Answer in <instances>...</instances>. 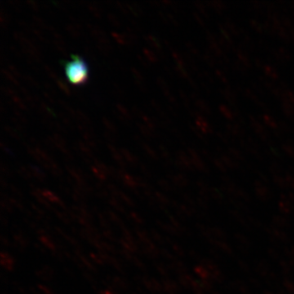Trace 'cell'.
Here are the masks:
<instances>
[{
	"mask_svg": "<svg viewBox=\"0 0 294 294\" xmlns=\"http://www.w3.org/2000/svg\"><path fill=\"white\" fill-rule=\"evenodd\" d=\"M66 74L70 82L74 85H84L88 81V68L82 58L72 55V60L65 64Z\"/></svg>",
	"mask_w": 294,
	"mask_h": 294,
	"instance_id": "1",
	"label": "cell"
},
{
	"mask_svg": "<svg viewBox=\"0 0 294 294\" xmlns=\"http://www.w3.org/2000/svg\"><path fill=\"white\" fill-rule=\"evenodd\" d=\"M92 170L94 172V175L102 180H105L110 174V168H106L105 164L98 161L94 162Z\"/></svg>",
	"mask_w": 294,
	"mask_h": 294,
	"instance_id": "2",
	"label": "cell"
},
{
	"mask_svg": "<svg viewBox=\"0 0 294 294\" xmlns=\"http://www.w3.org/2000/svg\"><path fill=\"white\" fill-rule=\"evenodd\" d=\"M250 122H251V125L254 128V130L256 131V134H258L259 136L263 140H266L268 138V134L266 132L265 128L262 127V125L254 117L250 118Z\"/></svg>",
	"mask_w": 294,
	"mask_h": 294,
	"instance_id": "3",
	"label": "cell"
},
{
	"mask_svg": "<svg viewBox=\"0 0 294 294\" xmlns=\"http://www.w3.org/2000/svg\"><path fill=\"white\" fill-rule=\"evenodd\" d=\"M54 42L55 47L58 49V52H60L62 54H66L67 46L65 41L63 40L62 37L58 34H54Z\"/></svg>",
	"mask_w": 294,
	"mask_h": 294,
	"instance_id": "4",
	"label": "cell"
},
{
	"mask_svg": "<svg viewBox=\"0 0 294 294\" xmlns=\"http://www.w3.org/2000/svg\"><path fill=\"white\" fill-rule=\"evenodd\" d=\"M196 127H197V130L200 131L201 132H203V134H208L211 132L210 125L201 116H196Z\"/></svg>",
	"mask_w": 294,
	"mask_h": 294,
	"instance_id": "5",
	"label": "cell"
},
{
	"mask_svg": "<svg viewBox=\"0 0 294 294\" xmlns=\"http://www.w3.org/2000/svg\"><path fill=\"white\" fill-rule=\"evenodd\" d=\"M1 263L2 266L5 269H7L8 270H12L14 266V261L12 256L11 255H9L6 252H2L1 254Z\"/></svg>",
	"mask_w": 294,
	"mask_h": 294,
	"instance_id": "6",
	"label": "cell"
},
{
	"mask_svg": "<svg viewBox=\"0 0 294 294\" xmlns=\"http://www.w3.org/2000/svg\"><path fill=\"white\" fill-rule=\"evenodd\" d=\"M110 283L112 284V287L114 288V290H120V291H124L127 290L128 284L126 281L124 280L120 277H114L112 280L110 281Z\"/></svg>",
	"mask_w": 294,
	"mask_h": 294,
	"instance_id": "7",
	"label": "cell"
},
{
	"mask_svg": "<svg viewBox=\"0 0 294 294\" xmlns=\"http://www.w3.org/2000/svg\"><path fill=\"white\" fill-rule=\"evenodd\" d=\"M38 276L42 280L48 281L54 276V270L48 266H44L37 272Z\"/></svg>",
	"mask_w": 294,
	"mask_h": 294,
	"instance_id": "8",
	"label": "cell"
},
{
	"mask_svg": "<svg viewBox=\"0 0 294 294\" xmlns=\"http://www.w3.org/2000/svg\"><path fill=\"white\" fill-rule=\"evenodd\" d=\"M142 281L146 287L152 292H158L160 290L161 287L160 284L153 278H142Z\"/></svg>",
	"mask_w": 294,
	"mask_h": 294,
	"instance_id": "9",
	"label": "cell"
},
{
	"mask_svg": "<svg viewBox=\"0 0 294 294\" xmlns=\"http://www.w3.org/2000/svg\"><path fill=\"white\" fill-rule=\"evenodd\" d=\"M66 28L70 36H72L74 38H78L80 36L81 28L77 23H70L67 24Z\"/></svg>",
	"mask_w": 294,
	"mask_h": 294,
	"instance_id": "10",
	"label": "cell"
},
{
	"mask_svg": "<svg viewBox=\"0 0 294 294\" xmlns=\"http://www.w3.org/2000/svg\"><path fill=\"white\" fill-rule=\"evenodd\" d=\"M29 168L30 170L32 178H34L37 179V180H40V182L44 180L45 178H46L45 174L36 166H30Z\"/></svg>",
	"mask_w": 294,
	"mask_h": 294,
	"instance_id": "11",
	"label": "cell"
},
{
	"mask_svg": "<svg viewBox=\"0 0 294 294\" xmlns=\"http://www.w3.org/2000/svg\"><path fill=\"white\" fill-rule=\"evenodd\" d=\"M121 154H122L125 163L131 164H135L138 162L136 157L132 154L131 152H128V150L122 149L120 150Z\"/></svg>",
	"mask_w": 294,
	"mask_h": 294,
	"instance_id": "12",
	"label": "cell"
},
{
	"mask_svg": "<svg viewBox=\"0 0 294 294\" xmlns=\"http://www.w3.org/2000/svg\"><path fill=\"white\" fill-rule=\"evenodd\" d=\"M116 109H117V112H118V117L122 118V120L126 121L130 120V112H128V110L124 106L120 105V104H117L116 105Z\"/></svg>",
	"mask_w": 294,
	"mask_h": 294,
	"instance_id": "13",
	"label": "cell"
},
{
	"mask_svg": "<svg viewBox=\"0 0 294 294\" xmlns=\"http://www.w3.org/2000/svg\"><path fill=\"white\" fill-rule=\"evenodd\" d=\"M219 110L226 118H228L230 120H233L236 118V113L232 112V110H230L228 106L222 105L219 107Z\"/></svg>",
	"mask_w": 294,
	"mask_h": 294,
	"instance_id": "14",
	"label": "cell"
},
{
	"mask_svg": "<svg viewBox=\"0 0 294 294\" xmlns=\"http://www.w3.org/2000/svg\"><path fill=\"white\" fill-rule=\"evenodd\" d=\"M132 74H134L136 84L138 85L139 87L142 88H144V87H145V81H144V78H143L142 74L136 68H132Z\"/></svg>",
	"mask_w": 294,
	"mask_h": 294,
	"instance_id": "15",
	"label": "cell"
},
{
	"mask_svg": "<svg viewBox=\"0 0 294 294\" xmlns=\"http://www.w3.org/2000/svg\"><path fill=\"white\" fill-rule=\"evenodd\" d=\"M196 106H197V108H198L200 112H202V113H204V114H210L211 110H210V106H208L204 100L197 99V100H196Z\"/></svg>",
	"mask_w": 294,
	"mask_h": 294,
	"instance_id": "16",
	"label": "cell"
},
{
	"mask_svg": "<svg viewBox=\"0 0 294 294\" xmlns=\"http://www.w3.org/2000/svg\"><path fill=\"white\" fill-rule=\"evenodd\" d=\"M264 72H265L268 78H270V80H276V78H278V73L274 70V67L270 66H264Z\"/></svg>",
	"mask_w": 294,
	"mask_h": 294,
	"instance_id": "17",
	"label": "cell"
},
{
	"mask_svg": "<svg viewBox=\"0 0 294 294\" xmlns=\"http://www.w3.org/2000/svg\"><path fill=\"white\" fill-rule=\"evenodd\" d=\"M112 34L114 40L118 42V44H128L127 37L125 36V34H118L116 33V32H113Z\"/></svg>",
	"mask_w": 294,
	"mask_h": 294,
	"instance_id": "18",
	"label": "cell"
},
{
	"mask_svg": "<svg viewBox=\"0 0 294 294\" xmlns=\"http://www.w3.org/2000/svg\"><path fill=\"white\" fill-rule=\"evenodd\" d=\"M223 96L225 98L226 100H228L230 104H234L236 102V95L232 90L229 88L223 90L222 91Z\"/></svg>",
	"mask_w": 294,
	"mask_h": 294,
	"instance_id": "19",
	"label": "cell"
},
{
	"mask_svg": "<svg viewBox=\"0 0 294 294\" xmlns=\"http://www.w3.org/2000/svg\"><path fill=\"white\" fill-rule=\"evenodd\" d=\"M274 55L278 60H288L290 59V54H288V52L284 48H278L276 52Z\"/></svg>",
	"mask_w": 294,
	"mask_h": 294,
	"instance_id": "20",
	"label": "cell"
},
{
	"mask_svg": "<svg viewBox=\"0 0 294 294\" xmlns=\"http://www.w3.org/2000/svg\"><path fill=\"white\" fill-rule=\"evenodd\" d=\"M146 40L149 44L150 46L156 49V51L160 49V45L158 44V40L154 38V36H152V34H148L146 37Z\"/></svg>",
	"mask_w": 294,
	"mask_h": 294,
	"instance_id": "21",
	"label": "cell"
},
{
	"mask_svg": "<svg viewBox=\"0 0 294 294\" xmlns=\"http://www.w3.org/2000/svg\"><path fill=\"white\" fill-rule=\"evenodd\" d=\"M262 117L263 121H264L266 124L269 126L270 128H272L276 130L277 128H278V124L276 122L274 118H272V117H270V116H268V114H264Z\"/></svg>",
	"mask_w": 294,
	"mask_h": 294,
	"instance_id": "22",
	"label": "cell"
},
{
	"mask_svg": "<svg viewBox=\"0 0 294 294\" xmlns=\"http://www.w3.org/2000/svg\"><path fill=\"white\" fill-rule=\"evenodd\" d=\"M143 54H144V56H145L146 59L148 62H156V60H157V56L154 54V52L150 51V49H143Z\"/></svg>",
	"mask_w": 294,
	"mask_h": 294,
	"instance_id": "23",
	"label": "cell"
},
{
	"mask_svg": "<svg viewBox=\"0 0 294 294\" xmlns=\"http://www.w3.org/2000/svg\"><path fill=\"white\" fill-rule=\"evenodd\" d=\"M88 9H90V11L91 12L92 14H94V16H96V18H100V15H102V11H100V8L98 4H94V2H91L88 4Z\"/></svg>",
	"mask_w": 294,
	"mask_h": 294,
	"instance_id": "24",
	"label": "cell"
},
{
	"mask_svg": "<svg viewBox=\"0 0 294 294\" xmlns=\"http://www.w3.org/2000/svg\"><path fill=\"white\" fill-rule=\"evenodd\" d=\"M210 4H211V7H212L215 11L218 12V14L223 12L226 8L225 5L223 4L222 2H219V1L210 2Z\"/></svg>",
	"mask_w": 294,
	"mask_h": 294,
	"instance_id": "25",
	"label": "cell"
},
{
	"mask_svg": "<svg viewBox=\"0 0 294 294\" xmlns=\"http://www.w3.org/2000/svg\"><path fill=\"white\" fill-rule=\"evenodd\" d=\"M56 84L58 85L59 88H60L63 92H65L67 95H70V91L69 88H68V86H67L65 82H63L60 78L56 80Z\"/></svg>",
	"mask_w": 294,
	"mask_h": 294,
	"instance_id": "26",
	"label": "cell"
},
{
	"mask_svg": "<svg viewBox=\"0 0 294 294\" xmlns=\"http://www.w3.org/2000/svg\"><path fill=\"white\" fill-rule=\"evenodd\" d=\"M283 149L284 152L287 153L288 154H290L291 156H294V146L290 143H286L283 146Z\"/></svg>",
	"mask_w": 294,
	"mask_h": 294,
	"instance_id": "27",
	"label": "cell"
},
{
	"mask_svg": "<svg viewBox=\"0 0 294 294\" xmlns=\"http://www.w3.org/2000/svg\"><path fill=\"white\" fill-rule=\"evenodd\" d=\"M108 20H109L110 22L112 23L113 26H120V20H118V18L114 15V14H110L108 15Z\"/></svg>",
	"mask_w": 294,
	"mask_h": 294,
	"instance_id": "28",
	"label": "cell"
},
{
	"mask_svg": "<svg viewBox=\"0 0 294 294\" xmlns=\"http://www.w3.org/2000/svg\"><path fill=\"white\" fill-rule=\"evenodd\" d=\"M143 149L145 150V152H146V154L152 157V158H156V153L154 152V150H152L150 146L146 145V143H144L142 145Z\"/></svg>",
	"mask_w": 294,
	"mask_h": 294,
	"instance_id": "29",
	"label": "cell"
},
{
	"mask_svg": "<svg viewBox=\"0 0 294 294\" xmlns=\"http://www.w3.org/2000/svg\"><path fill=\"white\" fill-rule=\"evenodd\" d=\"M38 288L44 294H55L54 290H52L51 288L47 287V286L40 284V286H38Z\"/></svg>",
	"mask_w": 294,
	"mask_h": 294,
	"instance_id": "30",
	"label": "cell"
},
{
	"mask_svg": "<svg viewBox=\"0 0 294 294\" xmlns=\"http://www.w3.org/2000/svg\"><path fill=\"white\" fill-rule=\"evenodd\" d=\"M204 60L208 65L211 66H212L215 64V62H216V60L214 59V56L208 54H205Z\"/></svg>",
	"mask_w": 294,
	"mask_h": 294,
	"instance_id": "31",
	"label": "cell"
},
{
	"mask_svg": "<svg viewBox=\"0 0 294 294\" xmlns=\"http://www.w3.org/2000/svg\"><path fill=\"white\" fill-rule=\"evenodd\" d=\"M188 48L189 49L190 52L192 54H194V56H198L200 54H198V49L194 47V45H192V44H188Z\"/></svg>",
	"mask_w": 294,
	"mask_h": 294,
	"instance_id": "32",
	"label": "cell"
},
{
	"mask_svg": "<svg viewBox=\"0 0 294 294\" xmlns=\"http://www.w3.org/2000/svg\"><path fill=\"white\" fill-rule=\"evenodd\" d=\"M216 77H218L220 81H222L223 82H226V81H228L225 74H224V73H223L222 72H220V70H216Z\"/></svg>",
	"mask_w": 294,
	"mask_h": 294,
	"instance_id": "33",
	"label": "cell"
},
{
	"mask_svg": "<svg viewBox=\"0 0 294 294\" xmlns=\"http://www.w3.org/2000/svg\"><path fill=\"white\" fill-rule=\"evenodd\" d=\"M132 220H134V222L136 223H142V218L139 216V215L136 214H131Z\"/></svg>",
	"mask_w": 294,
	"mask_h": 294,
	"instance_id": "34",
	"label": "cell"
},
{
	"mask_svg": "<svg viewBox=\"0 0 294 294\" xmlns=\"http://www.w3.org/2000/svg\"><path fill=\"white\" fill-rule=\"evenodd\" d=\"M27 4H28V5H29L30 8L32 9V10H34V11H37V10H38V4H37L36 2H34V1H28Z\"/></svg>",
	"mask_w": 294,
	"mask_h": 294,
	"instance_id": "35",
	"label": "cell"
},
{
	"mask_svg": "<svg viewBox=\"0 0 294 294\" xmlns=\"http://www.w3.org/2000/svg\"><path fill=\"white\" fill-rule=\"evenodd\" d=\"M174 179L179 185H183V184H185L186 183L185 178L182 176H175Z\"/></svg>",
	"mask_w": 294,
	"mask_h": 294,
	"instance_id": "36",
	"label": "cell"
},
{
	"mask_svg": "<svg viewBox=\"0 0 294 294\" xmlns=\"http://www.w3.org/2000/svg\"><path fill=\"white\" fill-rule=\"evenodd\" d=\"M0 22L2 26H5L8 23L7 16L2 12H1V14H0Z\"/></svg>",
	"mask_w": 294,
	"mask_h": 294,
	"instance_id": "37",
	"label": "cell"
},
{
	"mask_svg": "<svg viewBox=\"0 0 294 294\" xmlns=\"http://www.w3.org/2000/svg\"><path fill=\"white\" fill-rule=\"evenodd\" d=\"M194 16H196V19H197V20H198V22L200 23V24H204L203 20L201 19L200 16H198V14H194Z\"/></svg>",
	"mask_w": 294,
	"mask_h": 294,
	"instance_id": "38",
	"label": "cell"
},
{
	"mask_svg": "<svg viewBox=\"0 0 294 294\" xmlns=\"http://www.w3.org/2000/svg\"><path fill=\"white\" fill-rule=\"evenodd\" d=\"M100 294H116L114 292H112L110 290H102L100 291Z\"/></svg>",
	"mask_w": 294,
	"mask_h": 294,
	"instance_id": "39",
	"label": "cell"
},
{
	"mask_svg": "<svg viewBox=\"0 0 294 294\" xmlns=\"http://www.w3.org/2000/svg\"></svg>",
	"mask_w": 294,
	"mask_h": 294,
	"instance_id": "40",
	"label": "cell"
}]
</instances>
